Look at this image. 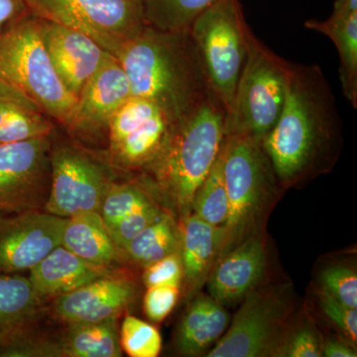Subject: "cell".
<instances>
[{"label": "cell", "instance_id": "10", "mask_svg": "<svg viewBox=\"0 0 357 357\" xmlns=\"http://www.w3.org/2000/svg\"><path fill=\"white\" fill-rule=\"evenodd\" d=\"M52 134L0 144V215L45 210L51 189Z\"/></svg>", "mask_w": 357, "mask_h": 357}, {"label": "cell", "instance_id": "8", "mask_svg": "<svg viewBox=\"0 0 357 357\" xmlns=\"http://www.w3.org/2000/svg\"><path fill=\"white\" fill-rule=\"evenodd\" d=\"M30 13L88 35L117 58L146 27L142 0H26Z\"/></svg>", "mask_w": 357, "mask_h": 357}, {"label": "cell", "instance_id": "17", "mask_svg": "<svg viewBox=\"0 0 357 357\" xmlns=\"http://www.w3.org/2000/svg\"><path fill=\"white\" fill-rule=\"evenodd\" d=\"M180 255L190 293L194 294L208 280L211 269L225 251L227 231L204 222L194 213L181 220Z\"/></svg>", "mask_w": 357, "mask_h": 357}, {"label": "cell", "instance_id": "24", "mask_svg": "<svg viewBox=\"0 0 357 357\" xmlns=\"http://www.w3.org/2000/svg\"><path fill=\"white\" fill-rule=\"evenodd\" d=\"M307 29L332 40L340 56V84L342 93L354 109L357 107V13H332L325 21L307 20Z\"/></svg>", "mask_w": 357, "mask_h": 357}, {"label": "cell", "instance_id": "19", "mask_svg": "<svg viewBox=\"0 0 357 357\" xmlns=\"http://www.w3.org/2000/svg\"><path fill=\"white\" fill-rule=\"evenodd\" d=\"M56 123L31 98L0 81V144L51 135Z\"/></svg>", "mask_w": 357, "mask_h": 357}, {"label": "cell", "instance_id": "35", "mask_svg": "<svg viewBox=\"0 0 357 357\" xmlns=\"http://www.w3.org/2000/svg\"><path fill=\"white\" fill-rule=\"evenodd\" d=\"M178 296L180 287L177 286H155L147 288L143 307L148 319L154 323L163 321L177 304Z\"/></svg>", "mask_w": 357, "mask_h": 357}, {"label": "cell", "instance_id": "12", "mask_svg": "<svg viewBox=\"0 0 357 357\" xmlns=\"http://www.w3.org/2000/svg\"><path fill=\"white\" fill-rule=\"evenodd\" d=\"M132 96L119 61L109 56L77 96L63 128L73 139L96 141L107 136L112 115Z\"/></svg>", "mask_w": 357, "mask_h": 357}, {"label": "cell", "instance_id": "39", "mask_svg": "<svg viewBox=\"0 0 357 357\" xmlns=\"http://www.w3.org/2000/svg\"><path fill=\"white\" fill-rule=\"evenodd\" d=\"M323 356L326 357H356V351L351 345L340 340H328L325 344L321 345Z\"/></svg>", "mask_w": 357, "mask_h": 357}, {"label": "cell", "instance_id": "29", "mask_svg": "<svg viewBox=\"0 0 357 357\" xmlns=\"http://www.w3.org/2000/svg\"><path fill=\"white\" fill-rule=\"evenodd\" d=\"M149 182L142 174L141 182L112 183L100 208V215L107 229L133 211L154 204L148 192Z\"/></svg>", "mask_w": 357, "mask_h": 357}, {"label": "cell", "instance_id": "6", "mask_svg": "<svg viewBox=\"0 0 357 357\" xmlns=\"http://www.w3.org/2000/svg\"><path fill=\"white\" fill-rule=\"evenodd\" d=\"M222 169L229 204L225 255L249 236L279 181L261 141L244 136H225Z\"/></svg>", "mask_w": 357, "mask_h": 357}, {"label": "cell", "instance_id": "23", "mask_svg": "<svg viewBox=\"0 0 357 357\" xmlns=\"http://www.w3.org/2000/svg\"><path fill=\"white\" fill-rule=\"evenodd\" d=\"M174 126L163 112L109 148L110 161L122 170L144 172L165 145Z\"/></svg>", "mask_w": 357, "mask_h": 357}, {"label": "cell", "instance_id": "22", "mask_svg": "<svg viewBox=\"0 0 357 357\" xmlns=\"http://www.w3.org/2000/svg\"><path fill=\"white\" fill-rule=\"evenodd\" d=\"M61 245L86 261L109 267L119 258L109 229L98 211L77 213L66 220Z\"/></svg>", "mask_w": 357, "mask_h": 357}, {"label": "cell", "instance_id": "3", "mask_svg": "<svg viewBox=\"0 0 357 357\" xmlns=\"http://www.w3.org/2000/svg\"><path fill=\"white\" fill-rule=\"evenodd\" d=\"M227 110L211 93L194 114L174 126L165 145L142 172L171 202L181 220L192 213L195 195L215 165L225 138Z\"/></svg>", "mask_w": 357, "mask_h": 357}, {"label": "cell", "instance_id": "37", "mask_svg": "<svg viewBox=\"0 0 357 357\" xmlns=\"http://www.w3.org/2000/svg\"><path fill=\"white\" fill-rule=\"evenodd\" d=\"M277 356L321 357V345L312 326L304 325L286 337Z\"/></svg>", "mask_w": 357, "mask_h": 357}, {"label": "cell", "instance_id": "27", "mask_svg": "<svg viewBox=\"0 0 357 357\" xmlns=\"http://www.w3.org/2000/svg\"><path fill=\"white\" fill-rule=\"evenodd\" d=\"M218 0H142L146 25L160 31H189Z\"/></svg>", "mask_w": 357, "mask_h": 357}, {"label": "cell", "instance_id": "7", "mask_svg": "<svg viewBox=\"0 0 357 357\" xmlns=\"http://www.w3.org/2000/svg\"><path fill=\"white\" fill-rule=\"evenodd\" d=\"M250 31L239 0H218L190 28L211 88L227 114L248 60Z\"/></svg>", "mask_w": 357, "mask_h": 357}, {"label": "cell", "instance_id": "33", "mask_svg": "<svg viewBox=\"0 0 357 357\" xmlns=\"http://www.w3.org/2000/svg\"><path fill=\"white\" fill-rule=\"evenodd\" d=\"M163 213L164 211L154 203L129 213L107 229L115 245L121 251L131 239L149 227L151 223L156 222Z\"/></svg>", "mask_w": 357, "mask_h": 357}, {"label": "cell", "instance_id": "1", "mask_svg": "<svg viewBox=\"0 0 357 357\" xmlns=\"http://www.w3.org/2000/svg\"><path fill=\"white\" fill-rule=\"evenodd\" d=\"M342 121L319 65L291 64L283 110L261 145L284 185L325 172L337 158Z\"/></svg>", "mask_w": 357, "mask_h": 357}, {"label": "cell", "instance_id": "20", "mask_svg": "<svg viewBox=\"0 0 357 357\" xmlns=\"http://www.w3.org/2000/svg\"><path fill=\"white\" fill-rule=\"evenodd\" d=\"M229 314L211 296L199 295L188 307L176 335V347L183 356L203 354L215 344L229 328Z\"/></svg>", "mask_w": 357, "mask_h": 357}, {"label": "cell", "instance_id": "5", "mask_svg": "<svg viewBox=\"0 0 357 357\" xmlns=\"http://www.w3.org/2000/svg\"><path fill=\"white\" fill-rule=\"evenodd\" d=\"M0 81L20 89L61 126L76 103L52 64L38 17L31 13L0 35Z\"/></svg>", "mask_w": 357, "mask_h": 357}, {"label": "cell", "instance_id": "9", "mask_svg": "<svg viewBox=\"0 0 357 357\" xmlns=\"http://www.w3.org/2000/svg\"><path fill=\"white\" fill-rule=\"evenodd\" d=\"M112 183L107 166L81 145L58 142L52 134L51 189L45 211L64 218L88 211L100 213Z\"/></svg>", "mask_w": 357, "mask_h": 357}, {"label": "cell", "instance_id": "26", "mask_svg": "<svg viewBox=\"0 0 357 357\" xmlns=\"http://www.w3.org/2000/svg\"><path fill=\"white\" fill-rule=\"evenodd\" d=\"M180 227L169 213H164L121 251L130 261L146 267L180 250Z\"/></svg>", "mask_w": 357, "mask_h": 357}, {"label": "cell", "instance_id": "30", "mask_svg": "<svg viewBox=\"0 0 357 357\" xmlns=\"http://www.w3.org/2000/svg\"><path fill=\"white\" fill-rule=\"evenodd\" d=\"M161 112L151 100L141 96H131L122 103L110 119L107 131L109 149L119 144L129 133L140 128Z\"/></svg>", "mask_w": 357, "mask_h": 357}, {"label": "cell", "instance_id": "34", "mask_svg": "<svg viewBox=\"0 0 357 357\" xmlns=\"http://www.w3.org/2000/svg\"><path fill=\"white\" fill-rule=\"evenodd\" d=\"M183 281V265L180 251L162 258L145 267L143 282L147 288L155 286H177Z\"/></svg>", "mask_w": 357, "mask_h": 357}, {"label": "cell", "instance_id": "21", "mask_svg": "<svg viewBox=\"0 0 357 357\" xmlns=\"http://www.w3.org/2000/svg\"><path fill=\"white\" fill-rule=\"evenodd\" d=\"M42 301L28 276L0 274V351L31 331Z\"/></svg>", "mask_w": 357, "mask_h": 357}, {"label": "cell", "instance_id": "16", "mask_svg": "<svg viewBox=\"0 0 357 357\" xmlns=\"http://www.w3.org/2000/svg\"><path fill=\"white\" fill-rule=\"evenodd\" d=\"M208 275V291L222 305L243 300L256 288L266 268V251L258 236H249L220 256Z\"/></svg>", "mask_w": 357, "mask_h": 357}, {"label": "cell", "instance_id": "2", "mask_svg": "<svg viewBox=\"0 0 357 357\" xmlns=\"http://www.w3.org/2000/svg\"><path fill=\"white\" fill-rule=\"evenodd\" d=\"M116 59L132 96L151 100L174 126L215 93L190 30L165 32L146 26Z\"/></svg>", "mask_w": 357, "mask_h": 357}, {"label": "cell", "instance_id": "15", "mask_svg": "<svg viewBox=\"0 0 357 357\" xmlns=\"http://www.w3.org/2000/svg\"><path fill=\"white\" fill-rule=\"evenodd\" d=\"M134 296L132 282L109 275L56 297L54 312L67 324L96 323L119 317Z\"/></svg>", "mask_w": 357, "mask_h": 357}, {"label": "cell", "instance_id": "13", "mask_svg": "<svg viewBox=\"0 0 357 357\" xmlns=\"http://www.w3.org/2000/svg\"><path fill=\"white\" fill-rule=\"evenodd\" d=\"M67 218L45 211L0 215V274L29 271L61 245Z\"/></svg>", "mask_w": 357, "mask_h": 357}, {"label": "cell", "instance_id": "28", "mask_svg": "<svg viewBox=\"0 0 357 357\" xmlns=\"http://www.w3.org/2000/svg\"><path fill=\"white\" fill-rule=\"evenodd\" d=\"M192 213L215 227H225L227 222L229 204L223 178L222 148L215 165L195 195Z\"/></svg>", "mask_w": 357, "mask_h": 357}, {"label": "cell", "instance_id": "38", "mask_svg": "<svg viewBox=\"0 0 357 357\" xmlns=\"http://www.w3.org/2000/svg\"><path fill=\"white\" fill-rule=\"evenodd\" d=\"M29 13L26 0H0V35L10 30Z\"/></svg>", "mask_w": 357, "mask_h": 357}, {"label": "cell", "instance_id": "40", "mask_svg": "<svg viewBox=\"0 0 357 357\" xmlns=\"http://www.w3.org/2000/svg\"><path fill=\"white\" fill-rule=\"evenodd\" d=\"M333 13L352 14L357 13V0H335Z\"/></svg>", "mask_w": 357, "mask_h": 357}, {"label": "cell", "instance_id": "11", "mask_svg": "<svg viewBox=\"0 0 357 357\" xmlns=\"http://www.w3.org/2000/svg\"><path fill=\"white\" fill-rule=\"evenodd\" d=\"M284 296L275 291L253 289L243 298L227 333L218 340L208 357L277 356L285 340L287 314Z\"/></svg>", "mask_w": 357, "mask_h": 357}, {"label": "cell", "instance_id": "14", "mask_svg": "<svg viewBox=\"0 0 357 357\" xmlns=\"http://www.w3.org/2000/svg\"><path fill=\"white\" fill-rule=\"evenodd\" d=\"M40 36L52 64L68 91L76 98L110 54L95 40L67 26L38 17Z\"/></svg>", "mask_w": 357, "mask_h": 357}, {"label": "cell", "instance_id": "4", "mask_svg": "<svg viewBox=\"0 0 357 357\" xmlns=\"http://www.w3.org/2000/svg\"><path fill=\"white\" fill-rule=\"evenodd\" d=\"M292 63L249 33L248 60L225 119V136L262 141L283 110Z\"/></svg>", "mask_w": 357, "mask_h": 357}, {"label": "cell", "instance_id": "36", "mask_svg": "<svg viewBox=\"0 0 357 357\" xmlns=\"http://www.w3.org/2000/svg\"><path fill=\"white\" fill-rule=\"evenodd\" d=\"M319 301H321V310L326 318L330 319L331 323L351 340V344H356V309L345 306L324 292L321 293Z\"/></svg>", "mask_w": 357, "mask_h": 357}, {"label": "cell", "instance_id": "18", "mask_svg": "<svg viewBox=\"0 0 357 357\" xmlns=\"http://www.w3.org/2000/svg\"><path fill=\"white\" fill-rule=\"evenodd\" d=\"M112 274L109 267L86 261L60 245L29 270L33 288L42 300L56 298Z\"/></svg>", "mask_w": 357, "mask_h": 357}, {"label": "cell", "instance_id": "31", "mask_svg": "<svg viewBox=\"0 0 357 357\" xmlns=\"http://www.w3.org/2000/svg\"><path fill=\"white\" fill-rule=\"evenodd\" d=\"M119 342L131 357H156L162 349V337L155 326L133 316L122 321Z\"/></svg>", "mask_w": 357, "mask_h": 357}, {"label": "cell", "instance_id": "25", "mask_svg": "<svg viewBox=\"0 0 357 357\" xmlns=\"http://www.w3.org/2000/svg\"><path fill=\"white\" fill-rule=\"evenodd\" d=\"M59 342H54L55 356L121 357L117 317L96 323L68 324Z\"/></svg>", "mask_w": 357, "mask_h": 357}, {"label": "cell", "instance_id": "32", "mask_svg": "<svg viewBox=\"0 0 357 357\" xmlns=\"http://www.w3.org/2000/svg\"><path fill=\"white\" fill-rule=\"evenodd\" d=\"M321 292L345 305L357 309V277L356 271L344 265H333L321 274Z\"/></svg>", "mask_w": 357, "mask_h": 357}]
</instances>
